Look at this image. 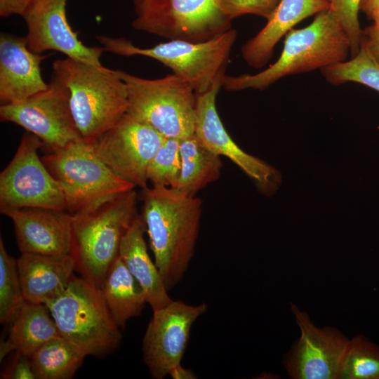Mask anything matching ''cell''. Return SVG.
I'll return each mask as SVG.
<instances>
[{"instance_id": "603a6c76", "label": "cell", "mask_w": 379, "mask_h": 379, "mask_svg": "<svg viewBox=\"0 0 379 379\" xmlns=\"http://www.w3.org/2000/svg\"><path fill=\"white\" fill-rule=\"evenodd\" d=\"M100 291L121 328H125L130 319L139 316L147 303L141 286L119 255L110 266Z\"/></svg>"}, {"instance_id": "ba28073f", "label": "cell", "mask_w": 379, "mask_h": 379, "mask_svg": "<svg viewBox=\"0 0 379 379\" xmlns=\"http://www.w3.org/2000/svg\"><path fill=\"white\" fill-rule=\"evenodd\" d=\"M59 184L67 211L74 213L94 201L133 190L135 186L114 173L84 139L47 149L41 157Z\"/></svg>"}, {"instance_id": "e0dca14e", "label": "cell", "mask_w": 379, "mask_h": 379, "mask_svg": "<svg viewBox=\"0 0 379 379\" xmlns=\"http://www.w3.org/2000/svg\"><path fill=\"white\" fill-rule=\"evenodd\" d=\"M13 224L21 253L71 254L72 213L63 210L22 208L2 213Z\"/></svg>"}, {"instance_id": "30bf717a", "label": "cell", "mask_w": 379, "mask_h": 379, "mask_svg": "<svg viewBox=\"0 0 379 379\" xmlns=\"http://www.w3.org/2000/svg\"><path fill=\"white\" fill-rule=\"evenodd\" d=\"M42 141L23 134L16 152L0 173V212L22 208L67 211L63 192L39 156Z\"/></svg>"}, {"instance_id": "d6a6232c", "label": "cell", "mask_w": 379, "mask_h": 379, "mask_svg": "<svg viewBox=\"0 0 379 379\" xmlns=\"http://www.w3.org/2000/svg\"><path fill=\"white\" fill-rule=\"evenodd\" d=\"M363 41L379 65V27L373 24L363 30Z\"/></svg>"}, {"instance_id": "7c38bea8", "label": "cell", "mask_w": 379, "mask_h": 379, "mask_svg": "<svg viewBox=\"0 0 379 379\" xmlns=\"http://www.w3.org/2000/svg\"><path fill=\"white\" fill-rule=\"evenodd\" d=\"M0 118L35 135L47 149L83 139L71 112L68 92L53 77L46 90L22 101L1 105Z\"/></svg>"}, {"instance_id": "cb8c5ba5", "label": "cell", "mask_w": 379, "mask_h": 379, "mask_svg": "<svg viewBox=\"0 0 379 379\" xmlns=\"http://www.w3.org/2000/svg\"><path fill=\"white\" fill-rule=\"evenodd\" d=\"M181 171L178 190L194 194L217 180L220 175V157L205 147L195 134L180 140Z\"/></svg>"}, {"instance_id": "6da1fadb", "label": "cell", "mask_w": 379, "mask_h": 379, "mask_svg": "<svg viewBox=\"0 0 379 379\" xmlns=\"http://www.w3.org/2000/svg\"><path fill=\"white\" fill-rule=\"evenodd\" d=\"M201 200L176 188L144 190L142 220L154 262L169 291L183 278L194 256Z\"/></svg>"}, {"instance_id": "8fae6325", "label": "cell", "mask_w": 379, "mask_h": 379, "mask_svg": "<svg viewBox=\"0 0 379 379\" xmlns=\"http://www.w3.org/2000/svg\"><path fill=\"white\" fill-rule=\"evenodd\" d=\"M300 336L283 364L293 379H340L350 339L334 326L318 327L309 314L291 303Z\"/></svg>"}, {"instance_id": "1f68e13d", "label": "cell", "mask_w": 379, "mask_h": 379, "mask_svg": "<svg viewBox=\"0 0 379 379\" xmlns=\"http://www.w3.org/2000/svg\"><path fill=\"white\" fill-rule=\"evenodd\" d=\"M4 379H36L30 357L15 352L11 362L1 373Z\"/></svg>"}, {"instance_id": "5b68a950", "label": "cell", "mask_w": 379, "mask_h": 379, "mask_svg": "<svg viewBox=\"0 0 379 379\" xmlns=\"http://www.w3.org/2000/svg\"><path fill=\"white\" fill-rule=\"evenodd\" d=\"M237 35V31L231 28L204 41L174 39L149 48L136 46L123 37L98 35L96 39L105 51L159 61L185 79L198 95L206 92L225 74Z\"/></svg>"}, {"instance_id": "d6986e66", "label": "cell", "mask_w": 379, "mask_h": 379, "mask_svg": "<svg viewBox=\"0 0 379 379\" xmlns=\"http://www.w3.org/2000/svg\"><path fill=\"white\" fill-rule=\"evenodd\" d=\"M17 265L24 300L46 305L66 289L76 270L72 254L24 253L17 259Z\"/></svg>"}, {"instance_id": "3957f363", "label": "cell", "mask_w": 379, "mask_h": 379, "mask_svg": "<svg viewBox=\"0 0 379 379\" xmlns=\"http://www.w3.org/2000/svg\"><path fill=\"white\" fill-rule=\"evenodd\" d=\"M133 190L101 198L72 213L71 254L81 277L100 288L138 215Z\"/></svg>"}, {"instance_id": "ffe728a7", "label": "cell", "mask_w": 379, "mask_h": 379, "mask_svg": "<svg viewBox=\"0 0 379 379\" xmlns=\"http://www.w3.org/2000/svg\"><path fill=\"white\" fill-rule=\"evenodd\" d=\"M329 8L327 0H281L265 26L241 47L243 59L252 67H262L280 39L294 25Z\"/></svg>"}, {"instance_id": "44dd1931", "label": "cell", "mask_w": 379, "mask_h": 379, "mask_svg": "<svg viewBox=\"0 0 379 379\" xmlns=\"http://www.w3.org/2000/svg\"><path fill=\"white\" fill-rule=\"evenodd\" d=\"M145 231L142 218L137 215L121 239L119 255L141 286L147 304L155 311L168 305L173 299L158 267L149 255L144 238Z\"/></svg>"}, {"instance_id": "484cf974", "label": "cell", "mask_w": 379, "mask_h": 379, "mask_svg": "<svg viewBox=\"0 0 379 379\" xmlns=\"http://www.w3.org/2000/svg\"><path fill=\"white\" fill-rule=\"evenodd\" d=\"M325 79L333 85L346 82L364 84L379 92V65L362 40L358 53L346 60L321 69Z\"/></svg>"}, {"instance_id": "7a4b0ae2", "label": "cell", "mask_w": 379, "mask_h": 379, "mask_svg": "<svg viewBox=\"0 0 379 379\" xmlns=\"http://www.w3.org/2000/svg\"><path fill=\"white\" fill-rule=\"evenodd\" d=\"M350 53L349 38L328 9L317 14L305 27L290 30L279 58L269 67L254 74H225L222 88L229 91H262L285 77L343 62Z\"/></svg>"}, {"instance_id": "8992f818", "label": "cell", "mask_w": 379, "mask_h": 379, "mask_svg": "<svg viewBox=\"0 0 379 379\" xmlns=\"http://www.w3.org/2000/svg\"><path fill=\"white\" fill-rule=\"evenodd\" d=\"M60 335L87 355L104 357L119 347L122 334L100 289L74 276L66 289L46 305Z\"/></svg>"}, {"instance_id": "5bb4252c", "label": "cell", "mask_w": 379, "mask_h": 379, "mask_svg": "<svg viewBox=\"0 0 379 379\" xmlns=\"http://www.w3.org/2000/svg\"><path fill=\"white\" fill-rule=\"evenodd\" d=\"M207 310L206 303L192 305L173 300L153 311L142 347L144 363L153 378L163 379L181 364L192 325Z\"/></svg>"}, {"instance_id": "f1b7e54d", "label": "cell", "mask_w": 379, "mask_h": 379, "mask_svg": "<svg viewBox=\"0 0 379 379\" xmlns=\"http://www.w3.org/2000/svg\"><path fill=\"white\" fill-rule=\"evenodd\" d=\"M180 145V139L166 138L159 148L147 171L152 185L177 187L181 171Z\"/></svg>"}, {"instance_id": "4316f807", "label": "cell", "mask_w": 379, "mask_h": 379, "mask_svg": "<svg viewBox=\"0 0 379 379\" xmlns=\"http://www.w3.org/2000/svg\"><path fill=\"white\" fill-rule=\"evenodd\" d=\"M340 379H379V345L361 334L351 338Z\"/></svg>"}, {"instance_id": "ac0fdd59", "label": "cell", "mask_w": 379, "mask_h": 379, "mask_svg": "<svg viewBox=\"0 0 379 379\" xmlns=\"http://www.w3.org/2000/svg\"><path fill=\"white\" fill-rule=\"evenodd\" d=\"M47 57L31 51L25 37L1 33V105L22 101L48 88L41 70Z\"/></svg>"}, {"instance_id": "4fadbf2b", "label": "cell", "mask_w": 379, "mask_h": 379, "mask_svg": "<svg viewBox=\"0 0 379 379\" xmlns=\"http://www.w3.org/2000/svg\"><path fill=\"white\" fill-rule=\"evenodd\" d=\"M166 138L126 114L111 128L90 142L96 155L114 173L143 190L149 166Z\"/></svg>"}, {"instance_id": "836d02e7", "label": "cell", "mask_w": 379, "mask_h": 379, "mask_svg": "<svg viewBox=\"0 0 379 379\" xmlns=\"http://www.w3.org/2000/svg\"><path fill=\"white\" fill-rule=\"evenodd\" d=\"M33 0H0V15H22Z\"/></svg>"}, {"instance_id": "9a60e30c", "label": "cell", "mask_w": 379, "mask_h": 379, "mask_svg": "<svg viewBox=\"0 0 379 379\" xmlns=\"http://www.w3.org/2000/svg\"><path fill=\"white\" fill-rule=\"evenodd\" d=\"M67 0H33L22 17L27 25L25 36L29 48L42 54L58 51L67 58L97 66L102 65V46L83 44L69 25L66 13Z\"/></svg>"}, {"instance_id": "4dcf8cb0", "label": "cell", "mask_w": 379, "mask_h": 379, "mask_svg": "<svg viewBox=\"0 0 379 379\" xmlns=\"http://www.w3.org/2000/svg\"><path fill=\"white\" fill-rule=\"evenodd\" d=\"M281 0H216L222 13L231 20L244 15L269 20Z\"/></svg>"}, {"instance_id": "d4e9b609", "label": "cell", "mask_w": 379, "mask_h": 379, "mask_svg": "<svg viewBox=\"0 0 379 379\" xmlns=\"http://www.w3.org/2000/svg\"><path fill=\"white\" fill-rule=\"evenodd\" d=\"M86 356L78 345L59 336L38 348L30 359L36 379H69Z\"/></svg>"}, {"instance_id": "7402d4cb", "label": "cell", "mask_w": 379, "mask_h": 379, "mask_svg": "<svg viewBox=\"0 0 379 379\" xmlns=\"http://www.w3.org/2000/svg\"><path fill=\"white\" fill-rule=\"evenodd\" d=\"M8 338L1 343L0 359L12 351L31 357L47 341L60 336L46 305L24 300L13 315Z\"/></svg>"}, {"instance_id": "8d00e7d4", "label": "cell", "mask_w": 379, "mask_h": 379, "mask_svg": "<svg viewBox=\"0 0 379 379\" xmlns=\"http://www.w3.org/2000/svg\"><path fill=\"white\" fill-rule=\"evenodd\" d=\"M373 24L375 25L378 27H379V13L373 18Z\"/></svg>"}, {"instance_id": "d590c367", "label": "cell", "mask_w": 379, "mask_h": 379, "mask_svg": "<svg viewBox=\"0 0 379 379\" xmlns=\"http://www.w3.org/2000/svg\"><path fill=\"white\" fill-rule=\"evenodd\" d=\"M168 375L173 379H194L197 378L196 374L190 369L185 368L179 364L173 368Z\"/></svg>"}, {"instance_id": "2e32d148", "label": "cell", "mask_w": 379, "mask_h": 379, "mask_svg": "<svg viewBox=\"0 0 379 379\" xmlns=\"http://www.w3.org/2000/svg\"><path fill=\"white\" fill-rule=\"evenodd\" d=\"M223 77L218 79L206 92L197 95L194 134L211 152L228 158L238 166L259 188L272 190L280 182L278 171L242 150L230 136L219 117L215 100L222 86Z\"/></svg>"}, {"instance_id": "83f0119b", "label": "cell", "mask_w": 379, "mask_h": 379, "mask_svg": "<svg viewBox=\"0 0 379 379\" xmlns=\"http://www.w3.org/2000/svg\"><path fill=\"white\" fill-rule=\"evenodd\" d=\"M17 260L11 257L0 238V321L10 322L24 301Z\"/></svg>"}, {"instance_id": "52a82bcc", "label": "cell", "mask_w": 379, "mask_h": 379, "mask_svg": "<svg viewBox=\"0 0 379 379\" xmlns=\"http://www.w3.org/2000/svg\"><path fill=\"white\" fill-rule=\"evenodd\" d=\"M118 73L127 89L128 116L166 138L182 140L194 134L197 94L185 79L175 74L149 79Z\"/></svg>"}, {"instance_id": "9c48e42d", "label": "cell", "mask_w": 379, "mask_h": 379, "mask_svg": "<svg viewBox=\"0 0 379 379\" xmlns=\"http://www.w3.org/2000/svg\"><path fill=\"white\" fill-rule=\"evenodd\" d=\"M136 30L193 42L208 40L231 29L232 20L216 0H133Z\"/></svg>"}, {"instance_id": "f546056e", "label": "cell", "mask_w": 379, "mask_h": 379, "mask_svg": "<svg viewBox=\"0 0 379 379\" xmlns=\"http://www.w3.org/2000/svg\"><path fill=\"white\" fill-rule=\"evenodd\" d=\"M350 42V54L354 56L363 40V29L359 20L360 0H327Z\"/></svg>"}, {"instance_id": "e575fe53", "label": "cell", "mask_w": 379, "mask_h": 379, "mask_svg": "<svg viewBox=\"0 0 379 379\" xmlns=\"http://www.w3.org/2000/svg\"><path fill=\"white\" fill-rule=\"evenodd\" d=\"M359 10L373 20L379 13V0H360Z\"/></svg>"}, {"instance_id": "277c9868", "label": "cell", "mask_w": 379, "mask_h": 379, "mask_svg": "<svg viewBox=\"0 0 379 379\" xmlns=\"http://www.w3.org/2000/svg\"><path fill=\"white\" fill-rule=\"evenodd\" d=\"M52 77L67 91L71 112L81 138L92 142L126 114V84L118 73L69 58L56 60Z\"/></svg>"}]
</instances>
